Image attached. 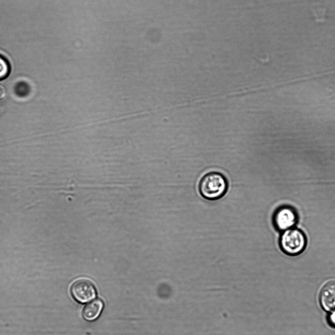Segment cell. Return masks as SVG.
<instances>
[{"label": "cell", "instance_id": "52a82bcc", "mask_svg": "<svg viewBox=\"0 0 335 335\" xmlns=\"http://www.w3.org/2000/svg\"><path fill=\"white\" fill-rule=\"evenodd\" d=\"M11 71V66L8 60L0 54V81L8 77Z\"/></svg>", "mask_w": 335, "mask_h": 335}, {"label": "cell", "instance_id": "6da1fadb", "mask_svg": "<svg viewBox=\"0 0 335 335\" xmlns=\"http://www.w3.org/2000/svg\"><path fill=\"white\" fill-rule=\"evenodd\" d=\"M228 189V182L221 173L212 171L200 179L198 190L201 195L208 200H216L223 197Z\"/></svg>", "mask_w": 335, "mask_h": 335}, {"label": "cell", "instance_id": "8992f818", "mask_svg": "<svg viewBox=\"0 0 335 335\" xmlns=\"http://www.w3.org/2000/svg\"><path fill=\"white\" fill-rule=\"evenodd\" d=\"M103 307L104 304L100 299L94 300L84 307L82 312L83 316L87 321H94L99 316Z\"/></svg>", "mask_w": 335, "mask_h": 335}, {"label": "cell", "instance_id": "ba28073f", "mask_svg": "<svg viewBox=\"0 0 335 335\" xmlns=\"http://www.w3.org/2000/svg\"><path fill=\"white\" fill-rule=\"evenodd\" d=\"M328 321L332 326L335 327V311L331 312L328 317Z\"/></svg>", "mask_w": 335, "mask_h": 335}, {"label": "cell", "instance_id": "5b68a950", "mask_svg": "<svg viewBox=\"0 0 335 335\" xmlns=\"http://www.w3.org/2000/svg\"><path fill=\"white\" fill-rule=\"evenodd\" d=\"M319 301L321 307L326 311H335V280L329 281L322 287Z\"/></svg>", "mask_w": 335, "mask_h": 335}, {"label": "cell", "instance_id": "277c9868", "mask_svg": "<svg viewBox=\"0 0 335 335\" xmlns=\"http://www.w3.org/2000/svg\"><path fill=\"white\" fill-rule=\"evenodd\" d=\"M274 223L279 230L285 231L293 228L297 222V215L295 210L288 206L277 210L273 218Z\"/></svg>", "mask_w": 335, "mask_h": 335}, {"label": "cell", "instance_id": "7a4b0ae2", "mask_svg": "<svg viewBox=\"0 0 335 335\" xmlns=\"http://www.w3.org/2000/svg\"><path fill=\"white\" fill-rule=\"evenodd\" d=\"M307 240L304 233L297 228H290L283 231L280 239L283 251L290 255L301 253L305 249Z\"/></svg>", "mask_w": 335, "mask_h": 335}, {"label": "cell", "instance_id": "9c48e42d", "mask_svg": "<svg viewBox=\"0 0 335 335\" xmlns=\"http://www.w3.org/2000/svg\"><path fill=\"white\" fill-rule=\"evenodd\" d=\"M6 95V90L5 87L0 84V100L3 99Z\"/></svg>", "mask_w": 335, "mask_h": 335}, {"label": "cell", "instance_id": "3957f363", "mask_svg": "<svg viewBox=\"0 0 335 335\" xmlns=\"http://www.w3.org/2000/svg\"><path fill=\"white\" fill-rule=\"evenodd\" d=\"M71 292L74 299L81 303H85L94 299L96 291L92 283L85 279L74 282L71 286Z\"/></svg>", "mask_w": 335, "mask_h": 335}]
</instances>
